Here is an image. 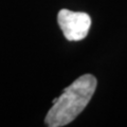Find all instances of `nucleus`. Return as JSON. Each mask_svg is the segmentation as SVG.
Here are the masks:
<instances>
[{
  "label": "nucleus",
  "instance_id": "obj_1",
  "mask_svg": "<svg viewBox=\"0 0 127 127\" xmlns=\"http://www.w3.org/2000/svg\"><path fill=\"white\" fill-rule=\"evenodd\" d=\"M97 81L92 74H84L64 89L61 96L53 100L45 123L49 127H62L71 123L89 104L96 89Z\"/></svg>",
  "mask_w": 127,
  "mask_h": 127
},
{
  "label": "nucleus",
  "instance_id": "obj_2",
  "mask_svg": "<svg viewBox=\"0 0 127 127\" xmlns=\"http://www.w3.org/2000/svg\"><path fill=\"white\" fill-rule=\"evenodd\" d=\"M57 22L64 36L70 41L84 39L91 27V18L87 13L73 12L67 9L58 12Z\"/></svg>",
  "mask_w": 127,
  "mask_h": 127
}]
</instances>
